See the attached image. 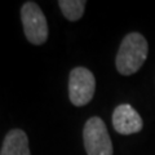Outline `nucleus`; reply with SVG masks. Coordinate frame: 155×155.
I'll return each mask as SVG.
<instances>
[{
    "instance_id": "obj_2",
    "label": "nucleus",
    "mask_w": 155,
    "mask_h": 155,
    "mask_svg": "<svg viewBox=\"0 0 155 155\" xmlns=\"http://www.w3.org/2000/svg\"><path fill=\"white\" fill-rule=\"evenodd\" d=\"M84 147L88 155H113V142L105 122L98 116L89 118L83 129Z\"/></svg>"
},
{
    "instance_id": "obj_5",
    "label": "nucleus",
    "mask_w": 155,
    "mask_h": 155,
    "mask_svg": "<svg viewBox=\"0 0 155 155\" xmlns=\"http://www.w3.org/2000/svg\"><path fill=\"white\" fill-rule=\"evenodd\" d=\"M114 129L120 134H133L142 129L143 122L140 114L128 104L119 105L113 113Z\"/></svg>"
},
{
    "instance_id": "obj_6",
    "label": "nucleus",
    "mask_w": 155,
    "mask_h": 155,
    "mask_svg": "<svg viewBox=\"0 0 155 155\" xmlns=\"http://www.w3.org/2000/svg\"><path fill=\"white\" fill-rule=\"evenodd\" d=\"M0 155H31L27 134L22 129H11L3 141Z\"/></svg>"
},
{
    "instance_id": "obj_1",
    "label": "nucleus",
    "mask_w": 155,
    "mask_h": 155,
    "mask_svg": "<svg viewBox=\"0 0 155 155\" xmlns=\"http://www.w3.org/2000/svg\"><path fill=\"white\" fill-rule=\"evenodd\" d=\"M149 44L140 32H130L120 43L115 65L122 75H133L142 67L147 58Z\"/></svg>"
},
{
    "instance_id": "obj_4",
    "label": "nucleus",
    "mask_w": 155,
    "mask_h": 155,
    "mask_svg": "<svg viewBox=\"0 0 155 155\" xmlns=\"http://www.w3.org/2000/svg\"><path fill=\"white\" fill-rule=\"evenodd\" d=\"M96 78L85 67H75L69 76V98L74 106H85L94 96Z\"/></svg>"
},
{
    "instance_id": "obj_7",
    "label": "nucleus",
    "mask_w": 155,
    "mask_h": 155,
    "mask_svg": "<svg viewBox=\"0 0 155 155\" xmlns=\"http://www.w3.org/2000/svg\"><path fill=\"white\" fill-rule=\"evenodd\" d=\"M58 5L66 19L78 21L83 17L87 2L85 0H60Z\"/></svg>"
},
{
    "instance_id": "obj_3",
    "label": "nucleus",
    "mask_w": 155,
    "mask_h": 155,
    "mask_svg": "<svg viewBox=\"0 0 155 155\" xmlns=\"http://www.w3.org/2000/svg\"><path fill=\"white\" fill-rule=\"evenodd\" d=\"M23 32L34 45L44 44L48 39V23L44 13L35 2H26L21 8Z\"/></svg>"
}]
</instances>
